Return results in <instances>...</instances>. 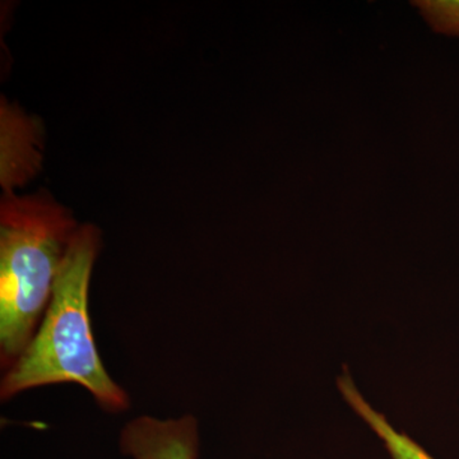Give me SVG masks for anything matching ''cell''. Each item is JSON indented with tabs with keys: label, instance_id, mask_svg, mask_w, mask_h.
I'll list each match as a JSON object with an SVG mask.
<instances>
[{
	"label": "cell",
	"instance_id": "cell-1",
	"mask_svg": "<svg viewBox=\"0 0 459 459\" xmlns=\"http://www.w3.org/2000/svg\"><path fill=\"white\" fill-rule=\"evenodd\" d=\"M100 247L96 226H78L31 343L4 371L3 402L41 386L75 385L86 389L105 412L115 415L131 407L126 389L105 369L91 325L90 283Z\"/></svg>",
	"mask_w": 459,
	"mask_h": 459
},
{
	"label": "cell",
	"instance_id": "cell-2",
	"mask_svg": "<svg viewBox=\"0 0 459 459\" xmlns=\"http://www.w3.org/2000/svg\"><path fill=\"white\" fill-rule=\"evenodd\" d=\"M78 223L47 193L0 204V365L8 370L31 343Z\"/></svg>",
	"mask_w": 459,
	"mask_h": 459
},
{
	"label": "cell",
	"instance_id": "cell-3",
	"mask_svg": "<svg viewBox=\"0 0 459 459\" xmlns=\"http://www.w3.org/2000/svg\"><path fill=\"white\" fill-rule=\"evenodd\" d=\"M119 449L131 459H199L201 435L195 416H138L120 431Z\"/></svg>",
	"mask_w": 459,
	"mask_h": 459
},
{
	"label": "cell",
	"instance_id": "cell-4",
	"mask_svg": "<svg viewBox=\"0 0 459 459\" xmlns=\"http://www.w3.org/2000/svg\"><path fill=\"white\" fill-rule=\"evenodd\" d=\"M337 385L350 407L367 422L368 427L385 444L392 459H434L415 440L411 439L409 435L395 430L385 415L370 406L369 402L365 400L360 391L356 388L347 369L338 377Z\"/></svg>",
	"mask_w": 459,
	"mask_h": 459
},
{
	"label": "cell",
	"instance_id": "cell-5",
	"mask_svg": "<svg viewBox=\"0 0 459 459\" xmlns=\"http://www.w3.org/2000/svg\"><path fill=\"white\" fill-rule=\"evenodd\" d=\"M425 9L431 23L439 31L459 36V0L429 2Z\"/></svg>",
	"mask_w": 459,
	"mask_h": 459
}]
</instances>
